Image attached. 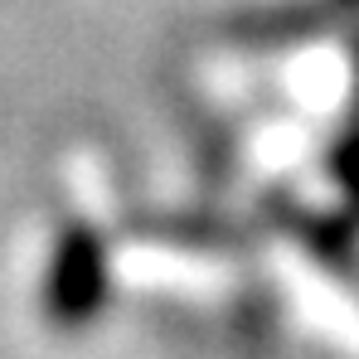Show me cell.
<instances>
[{
	"instance_id": "3957f363",
	"label": "cell",
	"mask_w": 359,
	"mask_h": 359,
	"mask_svg": "<svg viewBox=\"0 0 359 359\" xmlns=\"http://www.w3.org/2000/svg\"><path fill=\"white\" fill-rule=\"evenodd\" d=\"M330 170H335V180H340V189L350 194V209H355V219H359V121L335 141Z\"/></svg>"
},
{
	"instance_id": "7a4b0ae2",
	"label": "cell",
	"mask_w": 359,
	"mask_h": 359,
	"mask_svg": "<svg viewBox=\"0 0 359 359\" xmlns=\"http://www.w3.org/2000/svg\"><path fill=\"white\" fill-rule=\"evenodd\" d=\"M325 15L330 10L320 0H292V5H267V10L233 15L224 25V34L233 44H297V39H311L325 25Z\"/></svg>"
},
{
	"instance_id": "277c9868",
	"label": "cell",
	"mask_w": 359,
	"mask_h": 359,
	"mask_svg": "<svg viewBox=\"0 0 359 359\" xmlns=\"http://www.w3.org/2000/svg\"><path fill=\"white\" fill-rule=\"evenodd\" d=\"M335 5H359V0H335Z\"/></svg>"
},
{
	"instance_id": "6da1fadb",
	"label": "cell",
	"mask_w": 359,
	"mask_h": 359,
	"mask_svg": "<svg viewBox=\"0 0 359 359\" xmlns=\"http://www.w3.org/2000/svg\"><path fill=\"white\" fill-rule=\"evenodd\" d=\"M107 287H112V272H107L102 233L88 224L63 229L49 257V277H44V316L63 330L93 325L107 301Z\"/></svg>"
}]
</instances>
